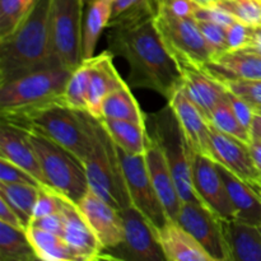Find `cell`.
I'll use <instances>...</instances> for the list:
<instances>
[{
    "instance_id": "obj_1",
    "label": "cell",
    "mask_w": 261,
    "mask_h": 261,
    "mask_svg": "<svg viewBox=\"0 0 261 261\" xmlns=\"http://www.w3.org/2000/svg\"><path fill=\"white\" fill-rule=\"evenodd\" d=\"M109 50L129 64L130 88L154 91L170 99L182 87V74L176 59L161 38L152 18L109 27Z\"/></svg>"
},
{
    "instance_id": "obj_2",
    "label": "cell",
    "mask_w": 261,
    "mask_h": 261,
    "mask_svg": "<svg viewBox=\"0 0 261 261\" xmlns=\"http://www.w3.org/2000/svg\"><path fill=\"white\" fill-rule=\"evenodd\" d=\"M53 0H37L20 24L0 40V84L41 69L60 66L50 33Z\"/></svg>"
},
{
    "instance_id": "obj_3",
    "label": "cell",
    "mask_w": 261,
    "mask_h": 261,
    "mask_svg": "<svg viewBox=\"0 0 261 261\" xmlns=\"http://www.w3.org/2000/svg\"><path fill=\"white\" fill-rule=\"evenodd\" d=\"M71 71L63 66L41 69L0 84L2 121L22 117L55 105H65L64 93Z\"/></svg>"
},
{
    "instance_id": "obj_4",
    "label": "cell",
    "mask_w": 261,
    "mask_h": 261,
    "mask_svg": "<svg viewBox=\"0 0 261 261\" xmlns=\"http://www.w3.org/2000/svg\"><path fill=\"white\" fill-rule=\"evenodd\" d=\"M13 125L48 138L83 163L93 150L98 119L87 111L55 105L22 117Z\"/></svg>"
},
{
    "instance_id": "obj_5",
    "label": "cell",
    "mask_w": 261,
    "mask_h": 261,
    "mask_svg": "<svg viewBox=\"0 0 261 261\" xmlns=\"http://www.w3.org/2000/svg\"><path fill=\"white\" fill-rule=\"evenodd\" d=\"M145 125L148 134L154 138L165 153L182 203H201L193 182L191 162L194 152L171 105L167 103L160 111L145 115Z\"/></svg>"
},
{
    "instance_id": "obj_6",
    "label": "cell",
    "mask_w": 261,
    "mask_h": 261,
    "mask_svg": "<svg viewBox=\"0 0 261 261\" xmlns=\"http://www.w3.org/2000/svg\"><path fill=\"white\" fill-rule=\"evenodd\" d=\"M83 166L89 190L119 212L132 206L117 147L99 120L93 150Z\"/></svg>"
},
{
    "instance_id": "obj_7",
    "label": "cell",
    "mask_w": 261,
    "mask_h": 261,
    "mask_svg": "<svg viewBox=\"0 0 261 261\" xmlns=\"http://www.w3.org/2000/svg\"><path fill=\"white\" fill-rule=\"evenodd\" d=\"M30 137L47 181V189L78 204L89 191L83 163L69 150L43 135L30 132Z\"/></svg>"
},
{
    "instance_id": "obj_8",
    "label": "cell",
    "mask_w": 261,
    "mask_h": 261,
    "mask_svg": "<svg viewBox=\"0 0 261 261\" xmlns=\"http://www.w3.org/2000/svg\"><path fill=\"white\" fill-rule=\"evenodd\" d=\"M153 22L177 64L190 63L203 66L216 58L213 48L201 35L194 17H177L160 7Z\"/></svg>"
},
{
    "instance_id": "obj_9",
    "label": "cell",
    "mask_w": 261,
    "mask_h": 261,
    "mask_svg": "<svg viewBox=\"0 0 261 261\" xmlns=\"http://www.w3.org/2000/svg\"><path fill=\"white\" fill-rule=\"evenodd\" d=\"M83 0H53L50 12L51 46L56 63L73 71L83 63Z\"/></svg>"
},
{
    "instance_id": "obj_10",
    "label": "cell",
    "mask_w": 261,
    "mask_h": 261,
    "mask_svg": "<svg viewBox=\"0 0 261 261\" xmlns=\"http://www.w3.org/2000/svg\"><path fill=\"white\" fill-rule=\"evenodd\" d=\"M117 152L124 171L132 205L148 219L153 228H162L170 222V218L150 180L144 154H129L119 147Z\"/></svg>"
},
{
    "instance_id": "obj_11",
    "label": "cell",
    "mask_w": 261,
    "mask_h": 261,
    "mask_svg": "<svg viewBox=\"0 0 261 261\" xmlns=\"http://www.w3.org/2000/svg\"><path fill=\"white\" fill-rule=\"evenodd\" d=\"M177 222L211 256L212 261H232L224 221L201 203H182Z\"/></svg>"
},
{
    "instance_id": "obj_12",
    "label": "cell",
    "mask_w": 261,
    "mask_h": 261,
    "mask_svg": "<svg viewBox=\"0 0 261 261\" xmlns=\"http://www.w3.org/2000/svg\"><path fill=\"white\" fill-rule=\"evenodd\" d=\"M124 224V240L114 250H120V259L139 261L166 260L155 229L148 219L135 206H129L120 212Z\"/></svg>"
},
{
    "instance_id": "obj_13",
    "label": "cell",
    "mask_w": 261,
    "mask_h": 261,
    "mask_svg": "<svg viewBox=\"0 0 261 261\" xmlns=\"http://www.w3.org/2000/svg\"><path fill=\"white\" fill-rule=\"evenodd\" d=\"M191 171L194 188L201 203L223 221L236 219L234 208L216 161L206 155L194 153Z\"/></svg>"
},
{
    "instance_id": "obj_14",
    "label": "cell",
    "mask_w": 261,
    "mask_h": 261,
    "mask_svg": "<svg viewBox=\"0 0 261 261\" xmlns=\"http://www.w3.org/2000/svg\"><path fill=\"white\" fill-rule=\"evenodd\" d=\"M213 160L252 188L261 186V171L252 158L250 145L211 125Z\"/></svg>"
},
{
    "instance_id": "obj_15",
    "label": "cell",
    "mask_w": 261,
    "mask_h": 261,
    "mask_svg": "<svg viewBox=\"0 0 261 261\" xmlns=\"http://www.w3.org/2000/svg\"><path fill=\"white\" fill-rule=\"evenodd\" d=\"M76 206L98 237L103 252L121 245L124 240V224L119 211L98 198L92 190L78 201Z\"/></svg>"
},
{
    "instance_id": "obj_16",
    "label": "cell",
    "mask_w": 261,
    "mask_h": 261,
    "mask_svg": "<svg viewBox=\"0 0 261 261\" xmlns=\"http://www.w3.org/2000/svg\"><path fill=\"white\" fill-rule=\"evenodd\" d=\"M172 107L186 140L194 153L206 155L213 160L211 142V122L208 121L199 107L189 98L184 88H178L167 99Z\"/></svg>"
},
{
    "instance_id": "obj_17",
    "label": "cell",
    "mask_w": 261,
    "mask_h": 261,
    "mask_svg": "<svg viewBox=\"0 0 261 261\" xmlns=\"http://www.w3.org/2000/svg\"><path fill=\"white\" fill-rule=\"evenodd\" d=\"M61 212L65 222L63 239L78 261H92L105 257L103 247L98 237L91 228L76 204L61 196Z\"/></svg>"
},
{
    "instance_id": "obj_18",
    "label": "cell",
    "mask_w": 261,
    "mask_h": 261,
    "mask_svg": "<svg viewBox=\"0 0 261 261\" xmlns=\"http://www.w3.org/2000/svg\"><path fill=\"white\" fill-rule=\"evenodd\" d=\"M144 158L150 180H152L153 186H154L155 191L160 196L161 203L165 206V211L170 221L176 222L178 213H180L181 205H182V200L180 198L172 171L168 166L165 153L161 149L154 138L150 137L149 134H148Z\"/></svg>"
},
{
    "instance_id": "obj_19",
    "label": "cell",
    "mask_w": 261,
    "mask_h": 261,
    "mask_svg": "<svg viewBox=\"0 0 261 261\" xmlns=\"http://www.w3.org/2000/svg\"><path fill=\"white\" fill-rule=\"evenodd\" d=\"M0 158L19 166L33 176L42 188H47L40 160L31 142L30 132L19 126L2 121L0 129Z\"/></svg>"
},
{
    "instance_id": "obj_20",
    "label": "cell",
    "mask_w": 261,
    "mask_h": 261,
    "mask_svg": "<svg viewBox=\"0 0 261 261\" xmlns=\"http://www.w3.org/2000/svg\"><path fill=\"white\" fill-rule=\"evenodd\" d=\"M114 54L110 50L87 59L89 64V86L87 96V111L96 119L102 117V106L111 92L125 86L114 65Z\"/></svg>"
},
{
    "instance_id": "obj_21",
    "label": "cell",
    "mask_w": 261,
    "mask_h": 261,
    "mask_svg": "<svg viewBox=\"0 0 261 261\" xmlns=\"http://www.w3.org/2000/svg\"><path fill=\"white\" fill-rule=\"evenodd\" d=\"M178 66L182 74L184 91L209 121L212 110L228 96V91L201 66L190 63H180Z\"/></svg>"
},
{
    "instance_id": "obj_22",
    "label": "cell",
    "mask_w": 261,
    "mask_h": 261,
    "mask_svg": "<svg viewBox=\"0 0 261 261\" xmlns=\"http://www.w3.org/2000/svg\"><path fill=\"white\" fill-rule=\"evenodd\" d=\"M201 68L219 82L229 79H261V55L246 48L226 51Z\"/></svg>"
},
{
    "instance_id": "obj_23",
    "label": "cell",
    "mask_w": 261,
    "mask_h": 261,
    "mask_svg": "<svg viewBox=\"0 0 261 261\" xmlns=\"http://www.w3.org/2000/svg\"><path fill=\"white\" fill-rule=\"evenodd\" d=\"M155 234L167 261H212L200 244L177 222L170 221L155 229Z\"/></svg>"
},
{
    "instance_id": "obj_24",
    "label": "cell",
    "mask_w": 261,
    "mask_h": 261,
    "mask_svg": "<svg viewBox=\"0 0 261 261\" xmlns=\"http://www.w3.org/2000/svg\"><path fill=\"white\" fill-rule=\"evenodd\" d=\"M236 213V221L261 226V196L255 188L217 163Z\"/></svg>"
},
{
    "instance_id": "obj_25",
    "label": "cell",
    "mask_w": 261,
    "mask_h": 261,
    "mask_svg": "<svg viewBox=\"0 0 261 261\" xmlns=\"http://www.w3.org/2000/svg\"><path fill=\"white\" fill-rule=\"evenodd\" d=\"M232 261H261V226L233 219L224 221Z\"/></svg>"
},
{
    "instance_id": "obj_26",
    "label": "cell",
    "mask_w": 261,
    "mask_h": 261,
    "mask_svg": "<svg viewBox=\"0 0 261 261\" xmlns=\"http://www.w3.org/2000/svg\"><path fill=\"white\" fill-rule=\"evenodd\" d=\"M115 144L129 154H144L147 149V125L119 119H99Z\"/></svg>"
},
{
    "instance_id": "obj_27",
    "label": "cell",
    "mask_w": 261,
    "mask_h": 261,
    "mask_svg": "<svg viewBox=\"0 0 261 261\" xmlns=\"http://www.w3.org/2000/svg\"><path fill=\"white\" fill-rule=\"evenodd\" d=\"M111 19V0H94L87 5L86 17L83 19V41L82 58L83 60L94 56L99 36Z\"/></svg>"
},
{
    "instance_id": "obj_28",
    "label": "cell",
    "mask_w": 261,
    "mask_h": 261,
    "mask_svg": "<svg viewBox=\"0 0 261 261\" xmlns=\"http://www.w3.org/2000/svg\"><path fill=\"white\" fill-rule=\"evenodd\" d=\"M0 260L35 261L40 260L31 242L27 229L17 228L0 222Z\"/></svg>"
},
{
    "instance_id": "obj_29",
    "label": "cell",
    "mask_w": 261,
    "mask_h": 261,
    "mask_svg": "<svg viewBox=\"0 0 261 261\" xmlns=\"http://www.w3.org/2000/svg\"><path fill=\"white\" fill-rule=\"evenodd\" d=\"M145 115L147 114L142 111L127 83L111 92L102 106V117L105 119L127 120L145 125Z\"/></svg>"
},
{
    "instance_id": "obj_30",
    "label": "cell",
    "mask_w": 261,
    "mask_h": 261,
    "mask_svg": "<svg viewBox=\"0 0 261 261\" xmlns=\"http://www.w3.org/2000/svg\"><path fill=\"white\" fill-rule=\"evenodd\" d=\"M40 189V186L28 184L0 182V198L4 199L18 214L25 229L30 227L31 221L33 219Z\"/></svg>"
},
{
    "instance_id": "obj_31",
    "label": "cell",
    "mask_w": 261,
    "mask_h": 261,
    "mask_svg": "<svg viewBox=\"0 0 261 261\" xmlns=\"http://www.w3.org/2000/svg\"><path fill=\"white\" fill-rule=\"evenodd\" d=\"M27 233L40 260L78 261L65 240L61 236L31 226L27 228Z\"/></svg>"
},
{
    "instance_id": "obj_32",
    "label": "cell",
    "mask_w": 261,
    "mask_h": 261,
    "mask_svg": "<svg viewBox=\"0 0 261 261\" xmlns=\"http://www.w3.org/2000/svg\"><path fill=\"white\" fill-rule=\"evenodd\" d=\"M158 8V0H111V19L109 27L152 18L157 14Z\"/></svg>"
},
{
    "instance_id": "obj_33",
    "label": "cell",
    "mask_w": 261,
    "mask_h": 261,
    "mask_svg": "<svg viewBox=\"0 0 261 261\" xmlns=\"http://www.w3.org/2000/svg\"><path fill=\"white\" fill-rule=\"evenodd\" d=\"M211 125L217 127L221 132L231 135V137L237 138L242 142L250 143L252 142V134L250 130H247L241 121L239 120L237 115L234 114L233 107H232L231 101H229V92L228 96L222 99L218 105H216L211 112Z\"/></svg>"
},
{
    "instance_id": "obj_34",
    "label": "cell",
    "mask_w": 261,
    "mask_h": 261,
    "mask_svg": "<svg viewBox=\"0 0 261 261\" xmlns=\"http://www.w3.org/2000/svg\"><path fill=\"white\" fill-rule=\"evenodd\" d=\"M89 86V64L88 60L71 71V75L66 83L64 101L68 107L78 111H87V96ZM88 112V111H87Z\"/></svg>"
},
{
    "instance_id": "obj_35",
    "label": "cell",
    "mask_w": 261,
    "mask_h": 261,
    "mask_svg": "<svg viewBox=\"0 0 261 261\" xmlns=\"http://www.w3.org/2000/svg\"><path fill=\"white\" fill-rule=\"evenodd\" d=\"M37 0H0V40L10 35Z\"/></svg>"
},
{
    "instance_id": "obj_36",
    "label": "cell",
    "mask_w": 261,
    "mask_h": 261,
    "mask_svg": "<svg viewBox=\"0 0 261 261\" xmlns=\"http://www.w3.org/2000/svg\"><path fill=\"white\" fill-rule=\"evenodd\" d=\"M217 7L250 25H261V0H222Z\"/></svg>"
},
{
    "instance_id": "obj_37",
    "label": "cell",
    "mask_w": 261,
    "mask_h": 261,
    "mask_svg": "<svg viewBox=\"0 0 261 261\" xmlns=\"http://www.w3.org/2000/svg\"><path fill=\"white\" fill-rule=\"evenodd\" d=\"M229 93L252 105L261 107V79H229L221 82Z\"/></svg>"
},
{
    "instance_id": "obj_38",
    "label": "cell",
    "mask_w": 261,
    "mask_h": 261,
    "mask_svg": "<svg viewBox=\"0 0 261 261\" xmlns=\"http://www.w3.org/2000/svg\"><path fill=\"white\" fill-rule=\"evenodd\" d=\"M198 27L200 30L201 35L206 40L212 48H213L216 56L228 51V45H227V28L218 23L209 22V20L196 19Z\"/></svg>"
},
{
    "instance_id": "obj_39",
    "label": "cell",
    "mask_w": 261,
    "mask_h": 261,
    "mask_svg": "<svg viewBox=\"0 0 261 261\" xmlns=\"http://www.w3.org/2000/svg\"><path fill=\"white\" fill-rule=\"evenodd\" d=\"M252 28L254 25L246 24L237 19L227 27V45L228 51L244 50L249 47L252 40Z\"/></svg>"
},
{
    "instance_id": "obj_40",
    "label": "cell",
    "mask_w": 261,
    "mask_h": 261,
    "mask_svg": "<svg viewBox=\"0 0 261 261\" xmlns=\"http://www.w3.org/2000/svg\"><path fill=\"white\" fill-rule=\"evenodd\" d=\"M0 182L28 184V185L42 188L41 184L31 173L4 158H0Z\"/></svg>"
},
{
    "instance_id": "obj_41",
    "label": "cell",
    "mask_w": 261,
    "mask_h": 261,
    "mask_svg": "<svg viewBox=\"0 0 261 261\" xmlns=\"http://www.w3.org/2000/svg\"><path fill=\"white\" fill-rule=\"evenodd\" d=\"M61 211V195L47 188H41L37 203L35 206L33 218L48 216Z\"/></svg>"
},
{
    "instance_id": "obj_42",
    "label": "cell",
    "mask_w": 261,
    "mask_h": 261,
    "mask_svg": "<svg viewBox=\"0 0 261 261\" xmlns=\"http://www.w3.org/2000/svg\"><path fill=\"white\" fill-rule=\"evenodd\" d=\"M194 18L195 19L209 20V22L218 23V24L223 25L226 28L229 27L232 23L237 20L227 10L222 9V8L217 7V5H212V7H201V5H198L195 9V13H194Z\"/></svg>"
},
{
    "instance_id": "obj_43",
    "label": "cell",
    "mask_w": 261,
    "mask_h": 261,
    "mask_svg": "<svg viewBox=\"0 0 261 261\" xmlns=\"http://www.w3.org/2000/svg\"><path fill=\"white\" fill-rule=\"evenodd\" d=\"M31 227H36L42 231L50 232V233L58 234V236L63 237L64 234V214L63 212H58V213L48 214V216L40 217V218H33L30 223Z\"/></svg>"
},
{
    "instance_id": "obj_44",
    "label": "cell",
    "mask_w": 261,
    "mask_h": 261,
    "mask_svg": "<svg viewBox=\"0 0 261 261\" xmlns=\"http://www.w3.org/2000/svg\"><path fill=\"white\" fill-rule=\"evenodd\" d=\"M229 101H231L232 107H233L234 114L237 115L241 124L246 127L247 130L251 132V125L255 117V109L252 105L246 102L245 99L240 98V97L234 96V94L229 93Z\"/></svg>"
},
{
    "instance_id": "obj_45",
    "label": "cell",
    "mask_w": 261,
    "mask_h": 261,
    "mask_svg": "<svg viewBox=\"0 0 261 261\" xmlns=\"http://www.w3.org/2000/svg\"><path fill=\"white\" fill-rule=\"evenodd\" d=\"M0 222H4V223L10 224L13 227H17V228H24V226L20 222L18 214L10 208L9 204L4 200V199L0 198Z\"/></svg>"
},
{
    "instance_id": "obj_46",
    "label": "cell",
    "mask_w": 261,
    "mask_h": 261,
    "mask_svg": "<svg viewBox=\"0 0 261 261\" xmlns=\"http://www.w3.org/2000/svg\"><path fill=\"white\" fill-rule=\"evenodd\" d=\"M246 50L254 51L261 55V25H254L252 28V40Z\"/></svg>"
},
{
    "instance_id": "obj_47",
    "label": "cell",
    "mask_w": 261,
    "mask_h": 261,
    "mask_svg": "<svg viewBox=\"0 0 261 261\" xmlns=\"http://www.w3.org/2000/svg\"><path fill=\"white\" fill-rule=\"evenodd\" d=\"M250 150H251L252 158H254L255 163L261 171V140L252 138V142L250 143Z\"/></svg>"
},
{
    "instance_id": "obj_48",
    "label": "cell",
    "mask_w": 261,
    "mask_h": 261,
    "mask_svg": "<svg viewBox=\"0 0 261 261\" xmlns=\"http://www.w3.org/2000/svg\"><path fill=\"white\" fill-rule=\"evenodd\" d=\"M251 134L252 138L261 140V115L256 114V112H255L254 121L251 125Z\"/></svg>"
},
{
    "instance_id": "obj_49",
    "label": "cell",
    "mask_w": 261,
    "mask_h": 261,
    "mask_svg": "<svg viewBox=\"0 0 261 261\" xmlns=\"http://www.w3.org/2000/svg\"><path fill=\"white\" fill-rule=\"evenodd\" d=\"M222 0H195V3L201 7H212V5H217L221 3Z\"/></svg>"
},
{
    "instance_id": "obj_50",
    "label": "cell",
    "mask_w": 261,
    "mask_h": 261,
    "mask_svg": "<svg viewBox=\"0 0 261 261\" xmlns=\"http://www.w3.org/2000/svg\"><path fill=\"white\" fill-rule=\"evenodd\" d=\"M92 2H94V0H83V3H84V5H86V7H87V5H88V4H91Z\"/></svg>"
},
{
    "instance_id": "obj_51",
    "label": "cell",
    "mask_w": 261,
    "mask_h": 261,
    "mask_svg": "<svg viewBox=\"0 0 261 261\" xmlns=\"http://www.w3.org/2000/svg\"><path fill=\"white\" fill-rule=\"evenodd\" d=\"M254 109H255V112H256V114L261 115V107H254Z\"/></svg>"
},
{
    "instance_id": "obj_52",
    "label": "cell",
    "mask_w": 261,
    "mask_h": 261,
    "mask_svg": "<svg viewBox=\"0 0 261 261\" xmlns=\"http://www.w3.org/2000/svg\"><path fill=\"white\" fill-rule=\"evenodd\" d=\"M256 190H257V193H259V194H260V196H261V186H259V188H257Z\"/></svg>"
}]
</instances>
